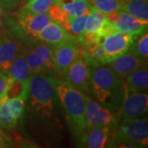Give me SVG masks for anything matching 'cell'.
I'll use <instances>...</instances> for the list:
<instances>
[{"mask_svg":"<svg viewBox=\"0 0 148 148\" xmlns=\"http://www.w3.org/2000/svg\"><path fill=\"white\" fill-rule=\"evenodd\" d=\"M90 81V89L97 101L111 111L119 110L124 96L123 80L104 64L91 67Z\"/></svg>","mask_w":148,"mask_h":148,"instance_id":"cell-1","label":"cell"},{"mask_svg":"<svg viewBox=\"0 0 148 148\" xmlns=\"http://www.w3.org/2000/svg\"><path fill=\"white\" fill-rule=\"evenodd\" d=\"M56 95L62 105L71 126L78 132L86 131L87 126L85 119V107L86 95L66 80H56Z\"/></svg>","mask_w":148,"mask_h":148,"instance_id":"cell-2","label":"cell"},{"mask_svg":"<svg viewBox=\"0 0 148 148\" xmlns=\"http://www.w3.org/2000/svg\"><path fill=\"white\" fill-rule=\"evenodd\" d=\"M55 82L56 79L49 74L39 73L30 77L28 99L32 110L43 116L52 115L57 98Z\"/></svg>","mask_w":148,"mask_h":148,"instance_id":"cell-3","label":"cell"},{"mask_svg":"<svg viewBox=\"0 0 148 148\" xmlns=\"http://www.w3.org/2000/svg\"><path fill=\"white\" fill-rule=\"evenodd\" d=\"M117 145L132 147H147L148 120L147 118L122 120L120 127L113 138Z\"/></svg>","mask_w":148,"mask_h":148,"instance_id":"cell-4","label":"cell"},{"mask_svg":"<svg viewBox=\"0 0 148 148\" xmlns=\"http://www.w3.org/2000/svg\"><path fill=\"white\" fill-rule=\"evenodd\" d=\"M11 29L17 36L36 39L38 33L52 21L49 12L33 13L24 8L15 13L14 18L10 19Z\"/></svg>","mask_w":148,"mask_h":148,"instance_id":"cell-5","label":"cell"},{"mask_svg":"<svg viewBox=\"0 0 148 148\" xmlns=\"http://www.w3.org/2000/svg\"><path fill=\"white\" fill-rule=\"evenodd\" d=\"M138 37L139 36L119 32L114 29L106 34L101 40L105 53L106 64L126 53Z\"/></svg>","mask_w":148,"mask_h":148,"instance_id":"cell-6","label":"cell"},{"mask_svg":"<svg viewBox=\"0 0 148 148\" xmlns=\"http://www.w3.org/2000/svg\"><path fill=\"white\" fill-rule=\"evenodd\" d=\"M31 75L57 72L52 59L53 49L47 44H39L34 49H23Z\"/></svg>","mask_w":148,"mask_h":148,"instance_id":"cell-7","label":"cell"},{"mask_svg":"<svg viewBox=\"0 0 148 148\" xmlns=\"http://www.w3.org/2000/svg\"><path fill=\"white\" fill-rule=\"evenodd\" d=\"M90 0H59L49 10L52 21L64 28L76 16L89 12Z\"/></svg>","mask_w":148,"mask_h":148,"instance_id":"cell-8","label":"cell"},{"mask_svg":"<svg viewBox=\"0 0 148 148\" xmlns=\"http://www.w3.org/2000/svg\"><path fill=\"white\" fill-rule=\"evenodd\" d=\"M85 119L87 128L93 127H115L118 117L114 111L103 106L95 99L86 95Z\"/></svg>","mask_w":148,"mask_h":148,"instance_id":"cell-9","label":"cell"},{"mask_svg":"<svg viewBox=\"0 0 148 148\" xmlns=\"http://www.w3.org/2000/svg\"><path fill=\"white\" fill-rule=\"evenodd\" d=\"M113 29L114 28L107 21L106 14L97 10L90 4L89 15L85 24L83 36L81 39L79 44L101 41L102 37Z\"/></svg>","mask_w":148,"mask_h":148,"instance_id":"cell-10","label":"cell"},{"mask_svg":"<svg viewBox=\"0 0 148 148\" xmlns=\"http://www.w3.org/2000/svg\"><path fill=\"white\" fill-rule=\"evenodd\" d=\"M107 21L119 32L140 36L147 31L148 21H143L123 10L114 11L107 14Z\"/></svg>","mask_w":148,"mask_h":148,"instance_id":"cell-11","label":"cell"},{"mask_svg":"<svg viewBox=\"0 0 148 148\" xmlns=\"http://www.w3.org/2000/svg\"><path fill=\"white\" fill-rule=\"evenodd\" d=\"M148 109L147 92H124L123 100L119 110L122 120L133 119L143 117Z\"/></svg>","mask_w":148,"mask_h":148,"instance_id":"cell-12","label":"cell"},{"mask_svg":"<svg viewBox=\"0 0 148 148\" xmlns=\"http://www.w3.org/2000/svg\"><path fill=\"white\" fill-rule=\"evenodd\" d=\"M80 56V44L72 40L55 46L53 49L52 59L57 73L65 76L70 66Z\"/></svg>","mask_w":148,"mask_h":148,"instance_id":"cell-13","label":"cell"},{"mask_svg":"<svg viewBox=\"0 0 148 148\" xmlns=\"http://www.w3.org/2000/svg\"><path fill=\"white\" fill-rule=\"evenodd\" d=\"M91 66L87 64L81 56L75 60L65 74L66 81L82 92L91 90L90 81Z\"/></svg>","mask_w":148,"mask_h":148,"instance_id":"cell-14","label":"cell"},{"mask_svg":"<svg viewBox=\"0 0 148 148\" xmlns=\"http://www.w3.org/2000/svg\"><path fill=\"white\" fill-rule=\"evenodd\" d=\"M146 64H147V62L144 61L131 52L127 51L106 65L110 68L119 78L123 80L129 74Z\"/></svg>","mask_w":148,"mask_h":148,"instance_id":"cell-15","label":"cell"},{"mask_svg":"<svg viewBox=\"0 0 148 148\" xmlns=\"http://www.w3.org/2000/svg\"><path fill=\"white\" fill-rule=\"evenodd\" d=\"M36 39L40 42L54 47L64 43L76 40L73 37L70 36L58 23L53 21H50L46 27H44L38 33Z\"/></svg>","mask_w":148,"mask_h":148,"instance_id":"cell-16","label":"cell"},{"mask_svg":"<svg viewBox=\"0 0 148 148\" xmlns=\"http://www.w3.org/2000/svg\"><path fill=\"white\" fill-rule=\"evenodd\" d=\"M22 50L18 41L8 36L0 37V72L8 75L11 64Z\"/></svg>","mask_w":148,"mask_h":148,"instance_id":"cell-17","label":"cell"},{"mask_svg":"<svg viewBox=\"0 0 148 148\" xmlns=\"http://www.w3.org/2000/svg\"><path fill=\"white\" fill-rule=\"evenodd\" d=\"M110 127H89V131L86 132L81 138L84 147L88 148H103L110 143Z\"/></svg>","mask_w":148,"mask_h":148,"instance_id":"cell-18","label":"cell"},{"mask_svg":"<svg viewBox=\"0 0 148 148\" xmlns=\"http://www.w3.org/2000/svg\"><path fill=\"white\" fill-rule=\"evenodd\" d=\"M124 92H147V64L137 69L123 80Z\"/></svg>","mask_w":148,"mask_h":148,"instance_id":"cell-19","label":"cell"},{"mask_svg":"<svg viewBox=\"0 0 148 148\" xmlns=\"http://www.w3.org/2000/svg\"><path fill=\"white\" fill-rule=\"evenodd\" d=\"M80 56L91 67L106 64L104 49L101 41L80 44Z\"/></svg>","mask_w":148,"mask_h":148,"instance_id":"cell-20","label":"cell"},{"mask_svg":"<svg viewBox=\"0 0 148 148\" xmlns=\"http://www.w3.org/2000/svg\"><path fill=\"white\" fill-rule=\"evenodd\" d=\"M8 76L13 81L21 82H27L32 76L23 50L11 64Z\"/></svg>","mask_w":148,"mask_h":148,"instance_id":"cell-21","label":"cell"},{"mask_svg":"<svg viewBox=\"0 0 148 148\" xmlns=\"http://www.w3.org/2000/svg\"><path fill=\"white\" fill-rule=\"evenodd\" d=\"M120 10L143 21H148L147 0H122Z\"/></svg>","mask_w":148,"mask_h":148,"instance_id":"cell-22","label":"cell"},{"mask_svg":"<svg viewBox=\"0 0 148 148\" xmlns=\"http://www.w3.org/2000/svg\"><path fill=\"white\" fill-rule=\"evenodd\" d=\"M89 12H86L85 14L76 16L71 19L69 23L64 27V29L69 36L73 37L76 40H77L78 42H80L81 39L83 36L85 24Z\"/></svg>","mask_w":148,"mask_h":148,"instance_id":"cell-23","label":"cell"},{"mask_svg":"<svg viewBox=\"0 0 148 148\" xmlns=\"http://www.w3.org/2000/svg\"><path fill=\"white\" fill-rule=\"evenodd\" d=\"M28 100V95H20L14 98L7 99V105L8 110L13 120L17 123L23 114L24 109L27 101Z\"/></svg>","mask_w":148,"mask_h":148,"instance_id":"cell-24","label":"cell"},{"mask_svg":"<svg viewBox=\"0 0 148 148\" xmlns=\"http://www.w3.org/2000/svg\"><path fill=\"white\" fill-rule=\"evenodd\" d=\"M136 56L147 62L148 58V34L145 32L142 36L138 37L127 50Z\"/></svg>","mask_w":148,"mask_h":148,"instance_id":"cell-25","label":"cell"},{"mask_svg":"<svg viewBox=\"0 0 148 148\" xmlns=\"http://www.w3.org/2000/svg\"><path fill=\"white\" fill-rule=\"evenodd\" d=\"M59 0H28L24 6L26 10L33 13L46 12Z\"/></svg>","mask_w":148,"mask_h":148,"instance_id":"cell-26","label":"cell"},{"mask_svg":"<svg viewBox=\"0 0 148 148\" xmlns=\"http://www.w3.org/2000/svg\"><path fill=\"white\" fill-rule=\"evenodd\" d=\"M90 3L95 8L106 15L114 11L120 10L122 8V0H90Z\"/></svg>","mask_w":148,"mask_h":148,"instance_id":"cell-27","label":"cell"},{"mask_svg":"<svg viewBox=\"0 0 148 148\" xmlns=\"http://www.w3.org/2000/svg\"><path fill=\"white\" fill-rule=\"evenodd\" d=\"M28 94H29V80H27V82L13 81L9 86L6 97L8 99H10L20 95H28Z\"/></svg>","mask_w":148,"mask_h":148,"instance_id":"cell-28","label":"cell"},{"mask_svg":"<svg viewBox=\"0 0 148 148\" xmlns=\"http://www.w3.org/2000/svg\"><path fill=\"white\" fill-rule=\"evenodd\" d=\"M13 80L11 79L8 75L0 72V96L1 97H6L7 92Z\"/></svg>","mask_w":148,"mask_h":148,"instance_id":"cell-29","label":"cell"},{"mask_svg":"<svg viewBox=\"0 0 148 148\" xmlns=\"http://www.w3.org/2000/svg\"><path fill=\"white\" fill-rule=\"evenodd\" d=\"M10 147H12L11 139L3 132V128L0 127V148Z\"/></svg>","mask_w":148,"mask_h":148,"instance_id":"cell-30","label":"cell"},{"mask_svg":"<svg viewBox=\"0 0 148 148\" xmlns=\"http://www.w3.org/2000/svg\"><path fill=\"white\" fill-rule=\"evenodd\" d=\"M19 0H0V6L4 9H13L18 4Z\"/></svg>","mask_w":148,"mask_h":148,"instance_id":"cell-31","label":"cell"},{"mask_svg":"<svg viewBox=\"0 0 148 148\" xmlns=\"http://www.w3.org/2000/svg\"><path fill=\"white\" fill-rule=\"evenodd\" d=\"M5 14V11H4V9L0 6V16H3Z\"/></svg>","mask_w":148,"mask_h":148,"instance_id":"cell-32","label":"cell"},{"mask_svg":"<svg viewBox=\"0 0 148 148\" xmlns=\"http://www.w3.org/2000/svg\"><path fill=\"white\" fill-rule=\"evenodd\" d=\"M3 98H5V97H1V96H0V104H1V102H2V101L3 100Z\"/></svg>","mask_w":148,"mask_h":148,"instance_id":"cell-33","label":"cell"},{"mask_svg":"<svg viewBox=\"0 0 148 148\" xmlns=\"http://www.w3.org/2000/svg\"><path fill=\"white\" fill-rule=\"evenodd\" d=\"M19 1H20V0H19ZM21 1L22 2V3H27L28 0H21Z\"/></svg>","mask_w":148,"mask_h":148,"instance_id":"cell-34","label":"cell"}]
</instances>
